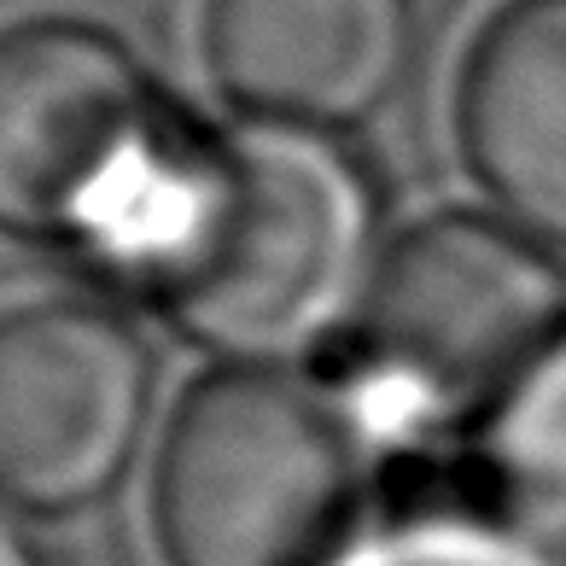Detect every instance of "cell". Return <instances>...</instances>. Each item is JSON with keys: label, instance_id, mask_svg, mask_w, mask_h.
<instances>
[{"label": "cell", "instance_id": "6da1fadb", "mask_svg": "<svg viewBox=\"0 0 566 566\" xmlns=\"http://www.w3.org/2000/svg\"><path fill=\"white\" fill-rule=\"evenodd\" d=\"M112 245L199 345L269 363L374 286V193L333 140L269 123L164 158Z\"/></svg>", "mask_w": 566, "mask_h": 566}, {"label": "cell", "instance_id": "7a4b0ae2", "mask_svg": "<svg viewBox=\"0 0 566 566\" xmlns=\"http://www.w3.org/2000/svg\"><path fill=\"white\" fill-rule=\"evenodd\" d=\"M170 566H356L368 461L316 386L275 368L187 391L153 479Z\"/></svg>", "mask_w": 566, "mask_h": 566}, {"label": "cell", "instance_id": "3957f363", "mask_svg": "<svg viewBox=\"0 0 566 566\" xmlns=\"http://www.w3.org/2000/svg\"><path fill=\"white\" fill-rule=\"evenodd\" d=\"M566 339V275L485 217H432L374 269L363 350L374 391L415 421H473Z\"/></svg>", "mask_w": 566, "mask_h": 566}, {"label": "cell", "instance_id": "277c9868", "mask_svg": "<svg viewBox=\"0 0 566 566\" xmlns=\"http://www.w3.org/2000/svg\"><path fill=\"white\" fill-rule=\"evenodd\" d=\"M164 158L153 76L112 30L82 18L0 30V234L117 240Z\"/></svg>", "mask_w": 566, "mask_h": 566}, {"label": "cell", "instance_id": "5b68a950", "mask_svg": "<svg viewBox=\"0 0 566 566\" xmlns=\"http://www.w3.org/2000/svg\"><path fill=\"white\" fill-rule=\"evenodd\" d=\"M153 356L88 298L0 316V502L71 514L106 496L146 432Z\"/></svg>", "mask_w": 566, "mask_h": 566}, {"label": "cell", "instance_id": "8992f818", "mask_svg": "<svg viewBox=\"0 0 566 566\" xmlns=\"http://www.w3.org/2000/svg\"><path fill=\"white\" fill-rule=\"evenodd\" d=\"M199 53L240 112L281 129H345L403 82L415 0H205Z\"/></svg>", "mask_w": 566, "mask_h": 566}, {"label": "cell", "instance_id": "52a82bcc", "mask_svg": "<svg viewBox=\"0 0 566 566\" xmlns=\"http://www.w3.org/2000/svg\"><path fill=\"white\" fill-rule=\"evenodd\" d=\"M455 135L502 211L566 240V0H509L455 88Z\"/></svg>", "mask_w": 566, "mask_h": 566}, {"label": "cell", "instance_id": "ba28073f", "mask_svg": "<svg viewBox=\"0 0 566 566\" xmlns=\"http://www.w3.org/2000/svg\"><path fill=\"white\" fill-rule=\"evenodd\" d=\"M485 455L520 526L566 537V339L491 415Z\"/></svg>", "mask_w": 566, "mask_h": 566}, {"label": "cell", "instance_id": "9c48e42d", "mask_svg": "<svg viewBox=\"0 0 566 566\" xmlns=\"http://www.w3.org/2000/svg\"><path fill=\"white\" fill-rule=\"evenodd\" d=\"M356 566H566L560 537H543L520 520H415L397 537L356 555Z\"/></svg>", "mask_w": 566, "mask_h": 566}, {"label": "cell", "instance_id": "30bf717a", "mask_svg": "<svg viewBox=\"0 0 566 566\" xmlns=\"http://www.w3.org/2000/svg\"><path fill=\"white\" fill-rule=\"evenodd\" d=\"M0 566H41L35 549L24 543V532H18L12 520H7V509H0Z\"/></svg>", "mask_w": 566, "mask_h": 566}]
</instances>
